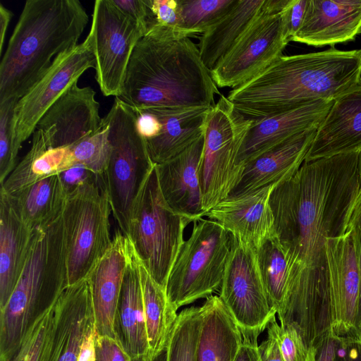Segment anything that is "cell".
Segmentation results:
<instances>
[{
  "label": "cell",
  "mask_w": 361,
  "mask_h": 361,
  "mask_svg": "<svg viewBox=\"0 0 361 361\" xmlns=\"http://www.w3.org/2000/svg\"><path fill=\"white\" fill-rule=\"evenodd\" d=\"M360 152L305 161L289 180L274 185L269 203L275 235L286 257L288 288L277 312L308 348L332 330L326 243L343 235L359 188Z\"/></svg>",
  "instance_id": "cell-1"
},
{
  "label": "cell",
  "mask_w": 361,
  "mask_h": 361,
  "mask_svg": "<svg viewBox=\"0 0 361 361\" xmlns=\"http://www.w3.org/2000/svg\"><path fill=\"white\" fill-rule=\"evenodd\" d=\"M220 94L198 47L183 33L154 25L136 44L122 101L135 110L211 107Z\"/></svg>",
  "instance_id": "cell-2"
},
{
  "label": "cell",
  "mask_w": 361,
  "mask_h": 361,
  "mask_svg": "<svg viewBox=\"0 0 361 361\" xmlns=\"http://www.w3.org/2000/svg\"><path fill=\"white\" fill-rule=\"evenodd\" d=\"M361 80V49L281 56L226 97L245 119L256 122L300 104L334 100Z\"/></svg>",
  "instance_id": "cell-3"
},
{
  "label": "cell",
  "mask_w": 361,
  "mask_h": 361,
  "mask_svg": "<svg viewBox=\"0 0 361 361\" xmlns=\"http://www.w3.org/2000/svg\"><path fill=\"white\" fill-rule=\"evenodd\" d=\"M89 20L78 0H27L0 63V102L21 98L54 60L79 44Z\"/></svg>",
  "instance_id": "cell-4"
},
{
  "label": "cell",
  "mask_w": 361,
  "mask_h": 361,
  "mask_svg": "<svg viewBox=\"0 0 361 361\" xmlns=\"http://www.w3.org/2000/svg\"><path fill=\"white\" fill-rule=\"evenodd\" d=\"M68 286L61 216L35 230L18 283L0 316V359L12 361L34 323Z\"/></svg>",
  "instance_id": "cell-5"
},
{
  "label": "cell",
  "mask_w": 361,
  "mask_h": 361,
  "mask_svg": "<svg viewBox=\"0 0 361 361\" xmlns=\"http://www.w3.org/2000/svg\"><path fill=\"white\" fill-rule=\"evenodd\" d=\"M109 126L111 156L103 182L114 217L126 236L135 200L155 164L137 127L135 109L118 97L103 118Z\"/></svg>",
  "instance_id": "cell-6"
},
{
  "label": "cell",
  "mask_w": 361,
  "mask_h": 361,
  "mask_svg": "<svg viewBox=\"0 0 361 361\" xmlns=\"http://www.w3.org/2000/svg\"><path fill=\"white\" fill-rule=\"evenodd\" d=\"M191 222L166 202L154 166L133 204L126 237L149 274L165 290L185 242L184 231Z\"/></svg>",
  "instance_id": "cell-7"
},
{
  "label": "cell",
  "mask_w": 361,
  "mask_h": 361,
  "mask_svg": "<svg viewBox=\"0 0 361 361\" xmlns=\"http://www.w3.org/2000/svg\"><path fill=\"white\" fill-rule=\"evenodd\" d=\"M111 212L102 177L94 176L68 193L61 214L68 286L87 279L110 247Z\"/></svg>",
  "instance_id": "cell-8"
},
{
  "label": "cell",
  "mask_w": 361,
  "mask_h": 361,
  "mask_svg": "<svg viewBox=\"0 0 361 361\" xmlns=\"http://www.w3.org/2000/svg\"><path fill=\"white\" fill-rule=\"evenodd\" d=\"M232 235L209 219L195 221L168 278L166 293L177 311L220 289Z\"/></svg>",
  "instance_id": "cell-9"
},
{
  "label": "cell",
  "mask_w": 361,
  "mask_h": 361,
  "mask_svg": "<svg viewBox=\"0 0 361 361\" xmlns=\"http://www.w3.org/2000/svg\"><path fill=\"white\" fill-rule=\"evenodd\" d=\"M252 123L238 114L223 95L209 111L198 171L204 215L227 199L240 180L244 166L237 165L236 158Z\"/></svg>",
  "instance_id": "cell-10"
},
{
  "label": "cell",
  "mask_w": 361,
  "mask_h": 361,
  "mask_svg": "<svg viewBox=\"0 0 361 361\" xmlns=\"http://www.w3.org/2000/svg\"><path fill=\"white\" fill-rule=\"evenodd\" d=\"M219 290L243 338L257 341L276 312L269 305L256 252L233 235Z\"/></svg>",
  "instance_id": "cell-11"
},
{
  "label": "cell",
  "mask_w": 361,
  "mask_h": 361,
  "mask_svg": "<svg viewBox=\"0 0 361 361\" xmlns=\"http://www.w3.org/2000/svg\"><path fill=\"white\" fill-rule=\"evenodd\" d=\"M147 31L111 0H96L89 35L95 59V78L104 96L119 97L129 61Z\"/></svg>",
  "instance_id": "cell-12"
},
{
  "label": "cell",
  "mask_w": 361,
  "mask_h": 361,
  "mask_svg": "<svg viewBox=\"0 0 361 361\" xmlns=\"http://www.w3.org/2000/svg\"><path fill=\"white\" fill-rule=\"evenodd\" d=\"M94 65L88 34L76 47L58 56L47 73L17 101L12 118L13 147L17 156L48 109L87 69L94 68Z\"/></svg>",
  "instance_id": "cell-13"
},
{
  "label": "cell",
  "mask_w": 361,
  "mask_h": 361,
  "mask_svg": "<svg viewBox=\"0 0 361 361\" xmlns=\"http://www.w3.org/2000/svg\"><path fill=\"white\" fill-rule=\"evenodd\" d=\"M282 12L270 13L264 1L260 16L210 71L218 87H238L283 56L289 42L284 35Z\"/></svg>",
  "instance_id": "cell-14"
},
{
  "label": "cell",
  "mask_w": 361,
  "mask_h": 361,
  "mask_svg": "<svg viewBox=\"0 0 361 361\" xmlns=\"http://www.w3.org/2000/svg\"><path fill=\"white\" fill-rule=\"evenodd\" d=\"M331 328L338 336L355 335L360 295V273L351 232L326 243Z\"/></svg>",
  "instance_id": "cell-15"
},
{
  "label": "cell",
  "mask_w": 361,
  "mask_h": 361,
  "mask_svg": "<svg viewBox=\"0 0 361 361\" xmlns=\"http://www.w3.org/2000/svg\"><path fill=\"white\" fill-rule=\"evenodd\" d=\"M95 95L91 87H79L77 81L48 109L36 129L47 133L49 148L73 146L99 130L102 118Z\"/></svg>",
  "instance_id": "cell-16"
},
{
  "label": "cell",
  "mask_w": 361,
  "mask_h": 361,
  "mask_svg": "<svg viewBox=\"0 0 361 361\" xmlns=\"http://www.w3.org/2000/svg\"><path fill=\"white\" fill-rule=\"evenodd\" d=\"M54 322L42 361H77L85 335L95 329L87 279L66 286L54 305Z\"/></svg>",
  "instance_id": "cell-17"
},
{
  "label": "cell",
  "mask_w": 361,
  "mask_h": 361,
  "mask_svg": "<svg viewBox=\"0 0 361 361\" xmlns=\"http://www.w3.org/2000/svg\"><path fill=\"white\" fill-rule=\"evenodd\" d=\"M334 101L305 103L252 122L238 151L236 164L245 166L295 135L319 126Z\"/></svg>",
  "instance_id": "cell-18"
},
{
  "label": "cell",
  "mask_w": 361,
  "mask_h": 361,
  "mask_svg": "<svg viewBox=\"0 0 361 361\" xmlns=\"http://www.w3.org/2000/svg\"><path fill=\"white\" fill-rule=\"evenodd\" d=\"M274 185L239 197H228L204 216L219 223L231 234L257 252L275 235L274 216L269 203Z\"/></svg>",
  "instance_id": "cell-19"
},
{
  "label": "cell",
  "mask_w": 361,
  "mask_h": 361,
  "mask_svg": "<svg viewBox=\"0 0 361 361\" xmlns=\"http://www.w3.org/2000/svg\"><path fill=\"white\" fill-rule=\"evenodd\" d=\"M132 244L119 230L112 243L87 278L90 287L95 329L99 336L115 338L114 320Z\"/></svg>",
  "instance_id": "cell-20"
},
{
  "label": "cell",
  "mask_w": 361,
  "mask_h": 361,
  "mask_svg": "<svg viewBox=\"0 0 361 361\" xmlns=\"http://www.w3.org/2000/svg\"><path fill=\"white\" fill-rule=\"evenodd\" d=\"M318 127L295 135L245 164L228 197L276 185L292 178L305 162Z\"/></svg>",
  "instance_id": "cell-21"
},
{
  "label": "cell",
  "mask_w": 361,
  "mask_h": 361,
  "mask_svg": "<svg viewBox=\"0 0 361 361\" xmlns=\"http://www.w3.org/2000/svg\"><path fill=\"white\" fill-rule=\"evenodd\" d=\"M361 34V1L308 0L302 23L291 42L320 47Z\"/></svg>",
  "instance_id": "cell-22"
},
{
  "label": "cell",
  "mask_w": 361,
  "mask_h": 361,
  "mask_svg": "<svg viewBox=\"0 0 361 361\" xmlns=\"http://www.w3.org/2000/svg\"><path fill=\"white\" fill-rule=\"evenodd\" d=\"M361 152V80L336 99L319 124L305 161Z\"/></svg>",
  "instance_id": "cell-23"
},
{
  "label": "cell",
  "mask_w": 361,
  "mask_h": 361,
  "mask_svg": "<svg viewBox=\"0 0 361 361\" xmlns=\"http://www.w3.org/2000/svg\"><path fill=\"white\" fill-rule=\"evenodd\" d=\"M204 148V135L172 159L155 165L162 195L176 213L193 222L204 216L198 171Z\"/></svg>",
  "instance_id": "cell-24"
},
{
  "label": "cell",
  "mask_w": 361,
  "mask_h": 361,
  "mask_svg": "<svg viewBox=\"0 0 361 361\" xmlns=\"http://www.w3.org/2000/svg\"><path fill=\"white\" fill-rule=\"evenodd\" d=\"M114 333L130 358L149 353L137 259L133 245L114 315Z\"/></svg>",
  "instance_id": "cell-25"
},
{
  "label": "cell",
  "mask_w": 361,
  "mask_h": 361,
  "mask_svg": "<svg viewBox=\"0 0 361 361\" xmlns=\"http://www.w3.org/2000/svg\"><path fill=\"white\" fill-rule=\"evenodd\" d=\"M211 108L142 109L154 114L161 125L157 136L146 140L153 163L159 164L172 159L202 137Z\"/></svg>",
  "instance_id": "cell-26"
},
{
  "label": "cell",
  "mask_w": 361,
  "mask_h": 361,
  "mask_svg": "<svg viewBox=\"0 0 361 361\" xmlns=\"http://www.w3.org/2000/svg\"><path fill=\"white\" fill-rule=\"evenodd\" d=\"M34 233L21 220L7 195L0 190V310L20 276Z\"/></svg>",
  "instance_id": "cell-27"
},
{
  "label": "cell",
  "mask_w": 361,
  "mask_h": 361,
  "mask_svg": "<svg viewBox=\"0 0 361 361\" xmlns=\"http://www.w3.org/2000/svg\"><path fill=\"white\" fill-rule=\"evenodd\" d=\"M78 166L71 147L49 148L46 132L36 129L31 147L4 183L1 190L12 195L47 177Z\"/></svg>",
  "instance_id": "cell-28"
},
{
  "label": "cell",
  "mask_w": 361,
  "mask_h": 361,
  "mask_svg": "<svg viewBox=\"0 0 361 361\" xmlns=\"http://www.w3.org/2000/svg\"><path fill=\"white\" fill-rule=\"evenodd\" d=\"M203 307L196 361H235L243 341L238 324L219 296L208 297Z\"/></svg>",
  "instance_id": "cell-29"
},
{
  "label": "cell",
  "mask_w": 361,
  "mask_h": 361,
  "mask_svg": "<svg viewBox=\"0 0 361 361\" xmlns=\"http://www.w3.org/2000/svg\"><path fill=\"white\" fill-rule=\"evenodd\" d=\"M265 0H236L231 8L202 34L198 49L211 71L262 12Z\"/></svg>",
  "instance_id": "cell-30"
},
{
  "label": "cell",
  "mask_w": 361,
  "mask_h": 361,
  "mask_svg": "<svg viewBox=\"0 0 361 361\" xmlns=\"http://www.w3.org/2000/svg\"><path fill=\"white\" fill-rule=\"evenodd\" d=\"M68 195L61 174H57L7 196L21 220L35 231L61 216Z\"/></svg>",
  "instance_id": "cell-31"
},
{
  "label": "cell",
  "mask_w": 361,
  "mask_h": 361,
  "mask_svg": "<svg viewBox=\"0 0 361 361\" xmlns=\"http://www.w3.org/2000/svg\"><path fill=\"white\" fill-rule=\"evenodd\" d=\"M137 259L149 347V353L153 355L169 343L178 314L169 301L166 290L152 277L137 255Z\"/></svg>",
  "instance_id": "cell-32"
},
{
  "label": "cell",
  "mask_w": 361,
  "mask_h": 361,
  "mask_svg": "<svg viewBox=\"0 0 361 361\" xmlns=\"http://www.w3.org/2000/svg\"><path fill=\"white\" fill-rule=\"evenodd\" d=\"M256 254L269 305L277 314L284 302L288 288L286 257L276 235L266 240Z\"/></svg>",
  "instance_id": "cell-33"
},
{
  "label": "cell",
  "mask_w": 361,
  "mask_h": 361,
  "mask_svg": "<svg viewBox=\"0 0 361 361\" xmlns=\"http://www.w3.org/2000/svg\"><path fill=\"white\" fill-rule=\"evenodd\" d=\"M204 309L192 306L180 312L169 343L168 361H196V350Z\"/></svg>",
  "instance_id": "cell-34"
},
{
  "label": "cell",
  "mask_w": 361,
  "mask_h": 361,
  "mask_svg": "<svg viewBox=\"0 0 361 361\" xmlns=\"http://www.w3.org/2000/svg\"><path fill=\"white\" fill-rule=\"evenodd\" d=\"M236 0H178L180 30L188 37L205 32L221 19Z\"/></svg>",
  "instance_id": "cell-35"
},
{
  "label": "cell",
  "mask_w": 361,
  "mask_h": 361,
  "mask_svg": "<svg viewBox=\"0 0 361 361\" xmlns=\"http://www.w3.org/2000/svg\"><path fill=\"white\" fill-rule=\"evenodd\" d=\"M108 135L109 126L102 118L101 127L96 133L71 146L77 166L102 177L111 156Z\"/></svg>",
  "instance_id": "cell-36"
},
{
  "label": "cell",
  "mask_w": 361,
  "mask_h": 361,
  "mask_svg": "<svg viewBox=\"0 0 361 361\" xmlns=\"http://www.w3.org/2000/svg\"><path fill=\"white\" fill-rule=\"evenodd\" d=\"M54 305L34 323L12 361L43 360L53 329Z\"/></svg>",
  "instance_id": "cell-37"
},
{
  "label": "cell",
  "mask_w": 361,
  "mask_h": 361,
  "mask_svg": "<svg viewBox=\"0 0 361 361\" xmlns=\"http://www.w3.org/2000/svg\"><path fill=\"white\" fill-rule=\"evenodd\" d=\"M18 99L0 102V183L1 185L17 166L18 156L13 147L12 118Z\"/></svg>",
  "instance_id": "cell-38"
},
{
  "label": "cell",
  "mask_w": 361,
  "mask_h": 361,
  "mask_svg": "<svg viewBox=\"0 0 361 361\" xmlns=\"http://www.w3.org/2000/svg\"><path fill=\"white\" fill-rule=\"evenodd\" d=\"M358 168L359 188L348 214L346 231H350L352 234L360 273V295L355 334L361 340V152Z\"/></svg>",
  "instance_id": "cell-39"
},
{
  "label": "cell",
  "mask_w": 361,
  "mask_h": 361,
  "mask_svg": "<svg viewBox=\"0 0 361 361\" xmlns=\"http://www.w3.org/2000/svg\"><path fill=\"white\" fill-rule=\"evenodd\" d=\"M279 346L284 361H308L310 349L293 326H281L274 321Z\"/></svg>",
  "instance_id": "cell-40"
},
{
  "label": "cell",
  "mask_w": 361,
  "mask_h": 361,
  "mask_svg": "<svg viewBox=\"0 0 361 361\" xmlns=\"http://www.w3.org/2000/svg\"><path fill=\"white\" fill-rule=\"evenodd\" d=\"M146 3L152 16V27L159 25L183 33L180 30L181 17L178 0H146Z\"/></svg>",
  "instance_id": "cell-41"
},
{
  "label": "cell",
  "mask_w": 361,
  "mask_h": 361,
  "mask_svg": "<svg viewBox=\"0 0 361 361\" xmlns=\"http://www.w3.org/2000/svg\"><path fill=\"white\" fill-rule=\"evenodd\" d=\"M307 2L308 0H290L282 12L284 35L288 42L302 23Z\"/></svg>",
  "instance_id": "cell-42"
},
{
  "label": "cell",
  "mask_w": 361,
  "mask_h": 361,
  "mask_svg": "<svg viewBox=\"0 0 361 361\" xmlns=\"http://www.w3.org/2000/svg\"><path fill=\"white\" fill-rule=\"evenodd\" d=\"M95 361H130L118 341L107 336H94Z\"/></svg>",
  "instance_id": "cell-43"
},
{
  "label": "cell",
  "mask_w": 361,
  "mask_h": 361,
  "mask_svg": "<svg viewBox=\"0 0 361 361\" xmlns=\"http://www.w3.org/2000/svg\"><path fill=\"white\" fill-rule=\"evenodd\" d=\"M123 13L129 16L147 32L152 26V16L146 0H111Z\"/></svg>",
  "instance_id": "cell-44"
},
{
  "label": "cell",
  "mask_w": 361,
  "mask_h": 361,
  "mask_svg": "<svg viewBox=\"0 0 361 361\" xmlns=\"http://www.w3.org/2000/svg\"><path fill=\"white\" fill-rule=\"evenodd\" d=\"M335 361H361V340L353 334L338 336Z\"/></svg>",
  "instance_id": "cell-45"
},
{
  "label": "cell",
  "mask_w": 361,
  "mask_h": 361,
  "mask_svg": "<svg viewBox=\"0 0 361 361\" xmlns=\"http://www.w3.org/2000/svg\"><path fill=\"white\" fill-rule=\"evenodd\" d=\"M274 317L269 323L267 329V338L258 345L261 361H284L281 353L274 325Z\"/></svg>",
  "instance_id": "cell-46"
},
{
  "label": "cell",
  "mask_w": 361,
  "mask_h": 361,
  "mask_svg": "<svg viewBox=\"0 0 361 361\" xmlns=\"http://www.w3.org/2000/svg\"><path fill=\"white\" fill-rule=\"evenodd\" d=\"M337 345L338 336L331 330L317 347L310 349L308 361H335Z\"/></svg>",
  "instance_id": "cell-47"
},
{
  "label": "cell",
  "mask_w": 361,
  "mask_h": 361,
  "mask_svg": "<svg viewBox=\"0 0 361 361\" xmlns=\"http://www.w3.org/2000/svg\"><path fill=\"white\" fill-rule=\"evenodd\" d=\"M137 113V127L140 135L149 140L157 136L161 125L157 117L146 110H135Z\"/></svg>",
  "instance_id": "cell-48"
},
{
  "label": "cell",
  "mask_w": 361,
  "mask_h": 361,
  "mask_svg": "<svg viewBox=\"0 0 361 361\" xmlns=\"http://www.w3.org/2000/svg\"><path fill=\"white\" fill-rule=\"evenodd\" d=\"M94 176H96L94 173L81 166H75L61 173L68 193L81 183Z\"/></svg>",
  "instance_id": "cell-49"
},
{
  "label": "cell",
  "mask_w": 361,
  "mask_h": 361,
  "mask_svg": "<svg viewBox=\"0 0 361 361\" xmlns=\"http://www.w3.org/2000/svg\"><path fill=\"white\" fill-rule=\"evenodd\" d=\"M235 361H261L257 341L243 338Z\"/></svg>",
  "instance_id": "cell-50"
},
{
  "label": "cell",
  "mask_w": 361,
  "mask_h": 361,
  "mask_svg": "<svg viewBox=\"0 0 361 361\" xmlns=\"http://www.w3.org/2000/svg\"><path fill=\"white\" fill-rule=\"evenodd\" d=\"M96 329L87 333L83 338L77 361H95L94 336Z\"/></svg>",
  "instance_id": "cell-51"
},
{
  "label": "cell",
  "mask_w": 361,
  "mask_h": 361,
  "mask_svg": "<svg viewBox=\"0 0 361 361\" xmlns=\"http://www.w3.org/2000/svg\"><path fill=\"white\" fill-rule=\"evenodd\" d=\"M12 12L6 8L2 4H0V52L3 51V47L6 32L9 23L12 18Z\"/></svg>",
  "instance_id": "cell-52"
},
{
  "label": "cell",
  "mask_w": 361,
  "mask_h": 361,
  "mask_svg": "<svg viewBox=\"0 0 361 361\" xmlns=\"http://www.w3.org/2000/svg\"><path fill=\"white\" fill-rule=\"evenodd\" d=\"M169 343L155 354H146L130 359V361H168Z\"/></svg>",
  "instance_id": "cell-53"
}]
</instances>
